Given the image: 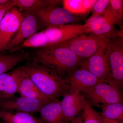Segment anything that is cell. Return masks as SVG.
Wrapping results in <instances>:
<instances>
[{
    "label": "cell",
    "mask_w": 123,
    "mask_h": 123,
    "mask_svg": "<svg viewBox=\"0 0 123 123\" xmlns=\"http://www.w3.org/2000/svg\"><path fill=\"white\" fill-rule=\"evenodd\" d=\"M48 103L40 99L15 95L0 99V111L9 112H25L33 114L39 112L42 107Z\"/></svg>",
    "instance_id": "30bf717a"
},
{
    "label": "cell",
    "mask_w": 123,
    "mask_h": 123,
    "mask_svg": "<svg viewBox=\"0 0 123 123\" xmlns=\"http://www.w3.org/2000/svg\"><path fill=\"white\" fill-rule=\"evenodd\" d=\"M1 123H5V122H4V121H2V120H1Z\"/></svg>",
    "instance_id": "1f68e13d"
},
{
    "label": "cell",
    "mask_w": 123,
    "mask_h": 123,
    "mask_svg": "<svg viewBox=\"0 0 123 123\" xmlns=\"http://www.w3.org/2000/svg\"><path fill=\"white\" fill-rule=\"evenodd\" d=\"M83 117L82 115L81 116H77L70 123H83Z\"/></svg>",
    "instance_id": "f546056e"
},
{
    "label": "cell",
    "mask_w": 123,
    "mask_h": 123,
    "mask_svg": "<svg viewBox=\"0 0 123 123\" xmlns=\"http://www.w3.org/2000/svg\"><path fill=\"white\" fill-rule=\"evenodd\" d=\"M110 11L114 18L116 25L123 31V1L110 0Z\"/></svg>",
    "instance_id": "603a6c76"
},
{
    "label": "cell",
    "mask_w": 123,
    "mask_h": 123,
    "mask_svg": "<svg viewBox=\"0 0 123 123\" xmlns=\"http://www.w3.org/2000/svg\"><path fill=\"white\" fill-rule=\"evenodd\" d=\"M24 16L18 8H11L0 22V51L6 50L12 39V37L18 31Z\"/></svg>",
    "instance_id": "9c48e42d"
},
{
    "label": "cell",
    "mask_w": 123,
    "mask_h": 123,
    "mask_svg": "<svg viewBox=\"0 0 123 123\" xmlns=\"http://www.w3.org/2000/svg\"><path fill=\"white\" fill-rule=\"evenodd\" d=\"M20 68L50 101L59 99L70 90L65 80L55 72L33 60Z\"/></svg>",
    "instance_id": "7a4b0ae2"
},
{
    "label": "cell",
    "mask_w": 123,
    "mask_h": 123,
    "mask_svg": "<svg viewBox=\"0 0 123 123\" xmlns=\"http://www.w3.org/2000/svg\"><path fill=\"white\" fill-rule=\"evenodd\" d=\"M32 57V60L54 70L63 78L81 66L86 60L60 44L40 48L33 52Z\"/></svg>",
    "instance_id": "6da1fadb"
},
{
    "label": "cell",
    "mask_w": 123,
    "mask_h": 123,
    "mask_svg": "<svg viewBox=\"0 0 123 123\" xmlns=\"http://www.w3.org/2000/svg\"><path fill=\"white\" fill-rule=\"evenodd\" d=\"M110 8V0H97L92 10L91 19L103 14Z\"/></svg>",
    "instance_id": "484cf974"
},
{
    "label": "cell",
    "mask_w": 123,
    "mask_h": 123,
    "mask_svg": "<svg viewBox=\"0 0 123 123\" xmlns=\"http://www.w3.org/2000/svg\"><path fill=\"white\" fill-rule=\"evenodd\" d=\"M30 57V54L24 52L0 55V75L7 73L23 62L28 60Z\"/></svg>",
    "instance_id": "d6986e66"
},
{
    "label": "cell",
    "mask_w": 123,
    "mask_h": 123,
    "mask_svg": "<svg viewBox=\"0 0 123 123\" xmlns=\"http://www.w3.org/2000/svg\"><path fill=\"white\" fill-rule=\"evenodd\" d=\"M61 105L65 123L71 122L84 109L86 104L84 96L80 92L70 90L64 95Z\"/></svg>",
    "instance_id": "4fadbf2b"
},
{
    "label": "cell",
    "mask_w": 123,
    "mask_h": 123,
    "mask_svg": "<svg viewBox=\"0 0 123 123\" xmlns=\"http://www.w3.org/2000/svg\"><path fill=\"white\" fill-rule=\"evenodd\" d=\"M97 0H83V4L86 14L92 11Z\"/></svg>",
    "instance_id": "83f0119b"
},
{
    "label": "cell",
    "mask_w": 123,
    "mask_h": 123,
    "mask_svg": "<svg viewBox=\"0 0 123 123\" xmlns=\"http://www.w3.org/2000/svg\"><path fill=\"white\" fill-rule=\"evenodd\" d=\"M22 12L24 18L19 30L6 50H11L36 33L38 25L35 14L31 12Z\"/></svg>",
    "instance_id": "5bb4252c"
},
{
    "label": "cell",
    "mask_w": 123,
    "mask_h": 123,
    "mask_svg": "<svg viewBox=\"0 0 123 123\" xmlns=\"http://www.w3.org/2000/svg\"><path fill=\"white\" fill-rule=\"evenodd\" d=\"M33 13L45 29L54 26L74 24L79 20L76 15L59 6L44 8Z\"/></svg>",
    "instance_id": "52a82bcc"
},
{
    "label": "cell",
    "mask_w": 123,
    "mask_h": 123,
    "mask_svg": "<svg viewBox=\"0 0 123 123\" xmlns=\"http://www.w3.org/2000/svg\"><path fill=\"white\" fill-rule=\"evenodd\" d=\"M99 121L101 123H120L118 121L107 118L102 115L101 112H98Z\"/></svg>",
    "instance_id": "f1b7e54d"
},
{
    "label": "cell",
    "mask_w": 123,
    "mask_h": 123,
    "mask_svg": "<svg viewBox=\"0 0 123 123\" xmlns=\"http://www.w3.org/2000/svg\"><path fill=\"white\" fill-rule=\"evenodd\" d=\"M18 69V93L21 97L51 102L20 68Z\"/></svg>",
    "instance_id": "9a60e30c"
},
{
    "label": "cell",
    "mask_w": 123,
    "mask_h": 123,
    "mask_svg": "<svg viewBox=\"0 0 123 123\" xmlns=\"http://www.w3.org/2000/svg\"><path fill=\"white\" fill-rule=\"evenodd\" d=\"M101 109V114L104 116L123 123V102L102 105Z\"/></svg>",
    "instance_id": "44dd1931"
},
{
    "label": "cell",
    "mask_w": 123,
    "mask_h": 123,
    "mask_svg": "<svg viewBox=\"0 0 123 123\" xmlns=\"http://www.w3.org/2000/svg\"><path fill=\"white\" fill-rule=\"evenodd\" d=\"M81 67L89 70L101 81L111 85L107 47L97 52L86 60Z\"/></svg>",
    "instance_id": "8fae6325"
},
{
    "label": "cell",
    "mask_w": 123,
    "mask_h": 123,
    "mask_svg": "<svg viewBox=\"0 0 123 123\" xmlns=\"http://www.w3.org/2000/svg\"><path fill=\"white\" fill-rule=\"evenodd\" d=\"M14 7L13 0H8L7 2L0 4V22L7 12Z\"/></svg>",
    "instance_id": "4316f807"
},
{
    "label": "cell",
    "mask_w": 123,
    "mask_h": 123,
    "mask_svg": "<svg viewBox=\"0 0 123 123\" xmlns=\"http://www.w3.org/2000/svg\"><path fill=\"white\" fill-rule=\"evenodd\" d=\"M18 69L0 75V99L15 95L18 93Z\"/></svg>",
    "instance_id": "e0dca14e"
},
{
    "label": "cell",
    "mask_w": 123,
    "mask_h": 123,
    "mask_svg": "<svg viewBox=\"0 0 123 123\" xmlns=\"http://www.w3.org/2000/svg\"><path fill=\"white\" fill-rule=\"evenodd\" d=\"M39 112L42 123H65L61 101L59 99L46 104Z\"/></svg>",
    "instance_id": "2e32d148"
},
{
    "label": "cell",
    "mask_w": 123,
    "mask_h": 123,
    "mask_svg": "<svg viewBox=\"0 0 123 123\" xmlns=\"http://www.w3.org/2000/svg\"><path fill=\"white\" fill-rule=\"evenodd\" d=\"M109 40L89 33L59 44L68 48L79 57L86 60L97 52L106 48Z\"/></svg>",
    "instance_id": "3957f363"
},
{
    "label": "cell",
    "mask_w": 123,
    "mask_h": 123,
    "mask_svg": "<svg viewBox=\"0 0 123 123\" xmlns=\"http://www.w3.org/2000/svg\"><path fill=\"white\" fill-rule=\"evenodd\" d=\"M83 123H101L98 112L86 100L84 109Z\"/></svg>",
    "instance_id": "d4e9b609"
},
{
    "label": "cell",
    "mask_w": 123,
    "mask_h": 123,
    "mask_svg": "<svg viewBox=\"0 0 123 123\" xmlns=\"http://www.w3.org/2000/svg\"><path fill=\"white\" fill-rule=\"evenodd\" d=\"M0 119L6 123H42L39 118L31 113L0 111Z\"/></svg>",
    "instance_id": "ffe728a7"
},
{
    "label": "cell",
    "mask_w": 123,
    "mask_h": 123,
    "mask_svg": "<svg viewBox=\"0 0 123 123\" xmlns=\"http://www.w3.org/2000/svg\"><path fill=\"white\" fill-rule=\"evenodd\" d=\"M48 46L61 43L77 36L89 34L85 24H70L49 27L43 30Z\"/></svg>",
    "instance_id": "ba28073f"
},
{
    "label": "cell",
    "mask_w": 123,
    "mask_h": 123,
    "mask_svg": "<svg viewBox=\"0 0 123 123\" xmlns=\"http://www.w3.org/2000/svg\"><path fill=\"white\" fill-rule=\"evenodd\" d=\"M62 4L63 8L73 15L87 14L84 8L83 0H64Z\"/></svg>",
    "instance_id": "cb8c5ba5"
},
{
    "label": "cell",
    "mask_w": 123,
    "mask_h": 123,
    "mask_svg": "<svg viewBox=\"0 0 123 123\" xmlns=\"http://www.w3.org/2000/svg\"><path fill=\"white\" fill-rule=\"evenodd\" d=\"M70 90L81 92L101 82L97 77L86 69L79 67L71 71L63 78Z\"/></svg>",
    "instance_id": "7c38bea8"
},
{
    "label": "cell",
    "mask_w": 123,
    "mask_h": 123,
    "mask_svg": "<svg viewBox=\"0 0 123 123\" xmlns=\"http://www.w3.org/2000/svg\"></svg>",
    "instance_id": "d6a6232c"
},
{
    "label": "cell",
    "mask_w": 123,
    "mask_h": 123,
    "mask_svg": "<svg viewBox=\"0 0 123 123\" xmlns=\"http://www.w3.org/2000/svg\"><path fill=\"white\" fill-rule=\"evenodd\" d=\"M91 106L101 109L104 104L123 102V92L106 82H101L81 92Z\"/></svg>",
    "instance_id": "277c9868"
},
{
    "label": "cell",
    "mask_w": 123,
    "mask_h": 123,
    "mask_svg": "<svg viewBox=\"0 0 123 123\" xmlns=\"http://www.w3.org/2000/svg\"><path fill=\"white\" fill-rule=\"evenodd\" d=\"M14 7L22 12H35L47 7L59 6L60 0H13Z\"/></svg>",
    "instance_id": "ac0fdd59"
},
{
    "label": "cell",
    "mask_w": 123,
    "mask_h": 123,
    "mask_svg": "<svg viewBox=\"0 0 123 123\" xmlns=\"http://www.w3.org/2000/svg\"><path fill=\"white\" fill-rule=\"evenodd\" d=\"M89 33H92L108 40L123 36V31L115 27L116 23L110 9L103 14L86 21Z\"/></svg>",
    "instance_id": "8992f818"
},
{
    "label": "cell",
    "mask_w": 123,
    "mask_h": 123,
    "mask_svg": "<svg viewBox=\"0 0 123 123\" xmlns=\"http://www.w3.org/2000/svg\"><path fill=\"white\" fill-rule=\"evenodd\" d=\"M48 46V42L44 31L36 33L21 43L22 47L43 48Z\"/></svg>",
    "instance_id": "7402d4cb"
},
{
    "label": "cell",
    "mask_w": 123,
    "mask_h": 123,
    "mask_svg": "<svg viewBox=\"0 0 123 123\" xmlns=\"http://www.w3.org/2000/svg\"><path fill=\"white\" fill-rule=\"evenodd\" d=\"M8 0H0V4L4 3L5 2H7Z\"/></svg>",
    "instance_id": "4dcf8cb0"
},
{
    "label": "cell",
    "mask_w": 123,
    "mask_h": 123,
    "mask_svg": "<svg viewBox=\"0 0 123 123\" xmlns=\"http://www.w3.org/2000/svg\"><path fill=\"white\" fill-rule=\"evenodd\" d=\"M107 50L111 85L123 92V36L109 40Z\"/></svg>",
    "instance_id": "5b68a950"
}]
</instances>
